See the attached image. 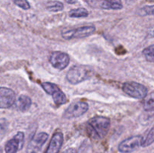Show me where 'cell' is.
<instances>
[{"label":"cell","mask_w":154,"mask_h":153,"mask_svg":"<svg viewBox=\"0 0 154 153\" xmlns=\"http://www.w3.org/2000/svg\"><path fill=\"white\" fill-rule=\"evenodd\" d=\"M8 128V122L6 118H0V134L5 133Z\"/></svg>","instance_id":"23"},{"label":"cell","mask_w":154,"mask_h":153,"mask_svg":"<svg viewBox=\"0 0 154 153\" xmlns=\"http://www.w3.org/2000/svg\"><path fill=\"white\" fill-rule=\"evenodd\" d=\"M16 100V94L11 88L0 87V109L11 107Z\"/></svg>","instance_id":"10"},{"label":"cell","mask_w":154,"mask_h":153,"mask_svg":"<svg viewBox=\"0 0 154 153\" xmlns=\"http://www.w3.org/2000/svg\"><path fill=\"white\" fill-rule=\"evenodd\" d=\"M49 135L45 132H41L35 135L27 146L26 153H42L44 145Z\"/></svg>","instance_id":"7"},{"label":"cell","mask_w":154,"mask_h":153,"mask_svg":"<svg viewBox=\"0 0 154 153\" xmlns=\"http://www.w3.org/2000/svg\"><path fill=\"white\" fill-rule=\"evenodd\" d=\"M41 86L43 88V89L45 90V92L46 93H48L50 95H52L55 92H57V90L60 89L58 86L57 84L52 83V82H44L42 83H41Z\"/></svg>","instance_id":"19"},{"label":"cell","mask_w":154,"mask_h":153,"mask_svg":"<svg viewBox=\"0 0 154 153\" xmlns=\"http://www.w3.org/2000/svg\"><path fill=\"white\" fill-rule=\"evenodd\" d=\"M86 2L92 8H99L100 0H85Z\"/></svg>","instance_id":"24"},{"label":"cell","mask_w":154,"mask_h":153,"mask_svg":"<svg viewBox=\"0 0 154 153\" xmlns=\"http://www.w3.org/2000/svg\"><path fill=\"white\" fill-rule=\"evenodd\" d=\"M111 127V120L105 116H94L87 124V131L90 137L99 140L105 137Z\"/></svg>","instance_id":"1"},{"label":"cell","mask_w":154,"mask_h":153,"mask_svg":"<svg viewBox=\"0 0 154 153\" xmlns=\"http://www.w3.org/2000/svg\"><path fill=\"white\" fill-rule=\"evenodd\" d=\"M126 1L127 3H131V2H135V0H126Z\"/></svg>","instance_id":"27"},{"label":"cell","mask_w":154,"mask_h":153,"mask_svg":"<svg viewBox=\"0 0 154 153\" xmlns=\"http://www.w3.org/2000/svg\"><path fill=\"white\" fill-rule=\"evenodd\" d=\"M144 110L146 112H153L154 110V98L153 92H152L150 94H148L147 98L144 100Z\"/></svg>","instance_id":"18"},{"label":"cell","mask_w":154,"mask_h":153,"mask_svg":"<svg viewBox=\"0 0 154 153\" xmlns=\"http://www.w3.org/2000/svg\"><path fill=\"white\" fill-rule=\"evenodd\" d=\"M140 15L141 16H146V15H153V5H148L142 8L140 10Z\"/></svg>","instance_id":"22"},{"label":"cell","mask_w":154,"mask_h":153,"mask_svg":"<svg viewBox=\"0 0 154 153\" xmlns=\"http://www.w3.org/2000/svg\"><path fill=\"white\" fill-rule=\"evenodd\" d=\"M99 8L105 10H120L123 5L121 0H100Z\"/></svg>","instance_id":"12"},{"label":"cell","mask_w":154,"mask_h":153,"mask_svg":"<svg viewBox=\"0 0 154 153\" xmlns=\"http://www.w3.org/2000/svg\"><path fill=\"white\" fill-rule=\"evenodd\" d=\"M141 143V136H132L122 141L118 146V150L121 153H131L136 151Z\"/></svg>","instance_id":"8"},{"label":"cell","mask_w":154,"mask_h":153,"mask_svg":"<svg viewBox=\"0 0 154 153\" xmlns=\"http://www.w3.org/2000/svg\"><path fill=\"white\" fill-rule=\"evenodd\" d=\"M122 89L129 97L136 99L144 98L148 93V89L145 86L136 82H124Z\"/></svg>","instance_id":"3"},{"label":"cell","mask_w":154,"mask_h":153,"mask_svg":"<svg viewBox=\"0 0 154 153\" xmlns=\"http://www.w3.org/2000/svg\"><path fill=\"white\" fill-rule=\"evenodd\" d=\"M46 8L49 11L58 12L61 11L64 8V4L59 1H51L47 3Z\"/></svg>","instance_id":"17"},{"label":"cell","mask_w":154,"mask_h":153,"mask_svg":"<svg viewBox=\"0 0 154 153\" xmlns=\"http://www.w3.org/2000/svg\"><path fill=\"white\" fill-rule=\"evenodd\" d=\"M63 153H77V150L75 148H69L65 150Z\"/></svg>","instance_id":"25"},{"label":"cell","mask_w":154,"mask_h":153,"mask_svg":"<svg viewBox=\"0 0 154 153\" xmlns=\"http://www.w3.org/2000/svg\"><path fill=\"white\" fill-rule=\"evenodd\" d=\"M2 148H1V147H0V153H2Z\"/></svg>","instance_id":"28"},{"label":"cell","mask_w":154,"mask_h":153,"mask_svg":"<svg viewBox=\"0 0 154 153\" xmlns=\"http://www.w3.org/2000/svg\"><path fill=\"white\" fill-rule=\"evenodd\" d=\"M153 128H151L150 130L145 134L144 136H141V147H147L151 145L154 141Z\"/></svg>","instance_id":"15"},{"label":"cell","mask_w":154,"mask_h":153,"mask_svg":"<svg viewBox=\"0 0 154 153\" xmlns=\"http://www.w3.org/2000/svg\"><path fill=\"white\" fill-rule=\"evenodd\" d=\"M14 3L23 10H29L30 8V4L27 0H14Z\"/></svg>","instance_id":"21"},{"label":"cell","mask_w":154,"mask_h":153,"mask_svg":"<svg viewBox=\"0 0 154 153\" xmlns=\"http://www.w3.org/2000/svg\"><path fill=\"white\" fill-rule=\"evenodd\" d=\"M63 140L64 137L62 132H57L54 134L45 153H58L63 146Z\"/></svg>","instance_id":"11"},{"label":"cell","mask_w":154,"mask_h":153,"mask_svg":"<svg viewBox=\"0 0 154 153\" xmlns=\"http://www.w3.org/2000/svg\"><path fill=\"white\" fill-rule=\"evenodd\" d=\"M32 105V100L29 96L21 94L17 101V106L20 112H25L29 110Z\"/></svg>","instance_id":"13"},{"label":"cell","mask_w":154,"mask_h":153,"mask_svg":"<svg viewBox=\"0 0 154 153\" xmlns=\"http://www.w3.org/2000/svg\"><path fill=\"white\" fill-rule=\"evenodd\" d=\"M93 70L90 67L83 64H76L69 69L66 74V79L71 84L76 85L91 78Z\"/></svg>","instance_id":"2"},{"label":"cell","mask_w":154,"mask_h":153,"mask_svg":"<svg viewBox=\"0 0 154 153\" xmlns=\"http://www.w3.org/2000/svg\"><path fill=\"white\" fill-rule=\"evenodd\" d=\"M89 110V105L87 102L78 101L72 104L63 113V117L67 119L78 118L87 112Z\"/></svg>","instance_id":"6"},{"label":"cell","mask_w":154,"mask_h":153,"mask_svg":"<svg viewBox=\"0 0 154 153\" xmlns=\"http://www.w3.org/2000/svg\"><path fill=\"white\" fill-rule=\"evenodd\" d=\"M89 15L88 10L84 8L72 9L69 11V16L72 18H85Z\"/></svg>","instance_id":"16"},{"label":"cell","mask_w":154,"mask_h":153,"mask_svg":"<svg viewBox=\"0 0 154 153\" xmlns=\"http://www.w3.org/2000/svg\"><path fill=\"white\" fill-rule=\"evenodd\" d=\"M24 133L22 131H18L14 136L12 139L9 140L5 146V153H17L21 150L24 145Z\"/></svg>","instance_id":"9"},{"label":"cell","mask_w":154,"mask_h":153,"mask_svg":"<svg viewBox=\"0 0 154 153\" xmlns=\"http://www.w3.org/2000/svg\"><path fill=\"white\" fill-rule=\"evenodd\" d=\"M64 1L68 4H75L78 0H64Z\"/></svg>","instance_id":"26"},{"label":"cell","mask_w":154,"mask_h":153,"mask_svg":"<svg viewBox=\"0 0 154 153\" xmlns=\"http://www.w3.org/2000/svg\"><path fill=\"white\" fill-rule=\"evenodd\" d=\"M49 62L54 68L63 70L68 67L70 62L69 54L61 51H54L49 56Z\"/></svg>","instance_id":"5"},{"label":"cell","mask_w":154,"mask_h":153,"mask_svg":"<svg viewBox=\"0 0 154 153\" xmlns=\"http://www.w3.org/2000/svg\"><path fill=\"white\" fill-rule=\"evenodd\" d=\"M96 31L94 26H84L74 29L63 30L62 32V37L66 40L84 38L92 35Z\"/></svg>","instance_id":"4"},{"label":"cell","mask_w":154,"mask_h":153,"mask_svg":"<svg viewBox=\"0 0 154 153\" xmlns=\"http://www.w3.org/2000/svg\"><path fill=\"white\" fill-rule=\"evenodd\" d=\"M51 96H52L54 103L57 106H61V105L64 104H66L67 102L66 95L60 88L57 90V92H55Z\"/></svg>","instance_id":"14"},{"label":"cell","mask_w":154,"mask_h":153,"mask_svg":"<svg viewBox=\"0 0 154 153\" xmlns=\"http://www.w3.org/2000/svg\"><path fill=\"white\" fill-rule=\"evenodd\" d=\"M153 45H150V46L145 48V49L143 50V54H144V57H145V58L147 59V61L150 62H153Z\"/></svg>","instance_id":"20"}]
</instances>
